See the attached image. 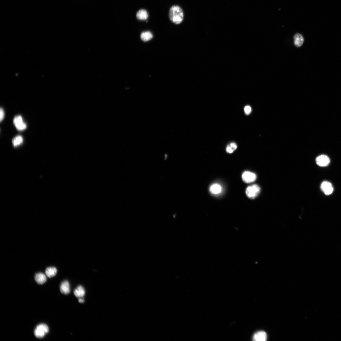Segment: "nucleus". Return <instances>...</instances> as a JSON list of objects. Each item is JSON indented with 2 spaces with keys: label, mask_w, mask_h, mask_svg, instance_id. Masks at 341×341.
Instances as JSON below:
<instances>
[{
  "label": "nucleus",
  "mask_w": 341,
  "mask_h": 341,
  "mask_svg": "<svg viewBox=\"0 0 341 341\" xmlns=\"http://www.w3.org/2000/svg\"><path fill=\"white\" fill-rule=\"evenodd\" d=\"M169 17L172 22L176 24L181 23L183 21L184 14L183 10L179 6L175 5L170 9Z\"/></svg>",
  "instance_id": "f257e3e1"
},
{
  "label": "nucleus",
  "mask_w": 341,
  "mask_h": 341,
  "mask_svg": "<svg viewBox=\"0 0 341 341\" xmlns=\"http://www.w3.org/2000/svg\"><path fill=\"white\" fill-rule=\"evenodd\" d=\"M49 331L48 326L45 324H41L38 325L34 331L35 336L39 339L44 337Z\"/></svg>",
  "instance_id": "f03ea898"
},
{
  "label": "nucleus",
  "mask_w": 341,
  "mask_h": 341,
  "mask_svg": "<svg viewBox=\"0 0 341 341\" xmlns=\"http://www.w3.org/2000/svg\"><path fill=\"white\" fill-rule=\"evenodd\" d=\"M260 192L259 187L257 185H254L248 187L246 189V193L248 198L254 199L258 196Z\"/></svg>",
  "instance_id": "7ed1b4c3"
},
{
  "label": "nucleus",
  "mask_w": 341,
  "mask_h": 341,
  "mask_svg": "<svg viewBox=\"0 0 341 341\" xmlns=\"http://www.w3.org/2000/svg\"><path fill=\"white\" fill-rule=\"evenodd\" d=\"M14 123L17 129L19 131L23 130L27 128L26 124L23 122L22 116L18 115L14 119Z\"/></svg>",
  "instance_id": "20e7f679"
},
{
  "label": "nucleus",
  "mask_w": 341,
  "mask_h": 341,
  "mask_svg": "<svg viewBox=\"0 0 341 341\" xmlns=\"http://www.w3.org/2000/svg\"><path fill=\"white\" fill-rule=\"evenodd\" d=\"M242 177L243 182L246 183H250L255 181L257 177L253 173L245 171L243 174Z\"/></svg>",
  "instance_id": "39448f33"
},
{
  "label": "nucleus",
  "mask_w": 341,
  "mask_h": 341,
  "mask_svg": "<svg viewBox=\"0 0 341 341\" xmlns=\"http://www.w3.org/2000/svg\"><path fill=\"white\" fill-rule=\"evenodd\" d=\"M316 162L319 166L324 167L330 164V158L325 155H321L316 158Z\"/></svg>",
  "instance_id": "423d86ee"
},
{
  "label": "nucleus",
  "mask_w": 341,
  "mask_h": 341,
  "mask_svg": "<svg viewBox=\"0 0 341 341\" xmlns=\"http://www.w3.org/2000/svg\"><path fill=\"white\" fill-rule=\"evenodd\" d=\"M321 188L324 194L327 195L331 194L334 190L333 187L331 184L330 182L326 181L322 183Z\"/></svg>",
  "instance_id": "0eeeda50"
},
{
  "label": "nucleus",
  "mask_w": 341,
  "mask_h": 341,
  "mask_svg": "<svg viewBox=\"0 0 341 341\" xmlns=\"http://www.w3.org/2000/svg\"><path fill=\"white\" fill-rule=\"evenodd\" d=\"M60 289L61 292L62 294L65 295L69 294L70 292V289L69 282L67 281L63 282L60 285Z\"/></svg>",
  "instance_id": "6e6552de"
},
{
  "label": "nucleus",
  "mask_w": 341,
  "mask_h": 341,
  "mask_svg": "<svg viewBox=\"0 0 341 341\" xmlns=\"http://www.w3.org/2000/svg\"><path fill=\"white\" fill-rule=\"evenodd\" d=\"M34 279L36 282L40 285L45 283L47 280L46 275L42 273L36 274L35 275Z\"/></svg>",
  "instance_id": "1a4fd4ad"
},
{
  "label": "nucleus",
  "mask_w": 341,
  "mask_h": 341,
  "mask_svg": "<svg viewBox=\"0 0 341 341\" xmlns=\"http://www.w3.org/2000/svg\"><path fill=\"white\" fill-rule=\"evenodd\" d=\"M253 339L255 341H265L267 339V335L265 332L260 331L256 333L254 335Z\"/></svg>",
  "instance_id": "9d476101"
},
{
  "label": "nucleus",
  "mask_w": 341,
  "mask_h": 341,
  "mask_svg": "<svg viewBox=\"0 0 341 341\" xmlns=\"http://www.w3.org/2000/svg\"><path fill=\"white\" fill-rule=\"evenodd\" d=\"M148 17V12L145 10L140 9L137 12L136 18L138 20H146L147 19Z\"/></svg>",
  "instance_id": "9b49d317"
},
{
  "label": "nucleus",
  "mask_w": 341,
  "mask_h": 341,
  "mask_svg": "<svg viewBox=\"0 0 341 341\" xmlns=\"http://www.w3.org/2000/svg\"><path fill=\"white\" fill-rule=\"evenodd\" d=\"M210 192L213 195L220 194L222 191V187L219 184L215 183L211 185L210 188Z\"/></svg>",
  "instance_id": "f8f14e48"
},
{
  "label": "nucleus",
  "mask_w": 341,
  "mask_h": 341,
  "mask_svg": "<svg viewBox=\"0 0 341 341\" xmlns=\"http://www.w3.org/2000/svg\"><path fill=\"white\" fill-rule=\"evenodd\" d=\"M74 293L75 296L78 298L83 297L85 295V291L82 286H78L74 290Z\"/></svg>",
  "instance_id": "ddd939ff"
},
{
  "label": "nucleus",
  "mask_w": 341,
  "mask_h": 341,
  "mask_svg": "<svg viewBox=\"0 0 341 341\" xmlns=\"http://www.w3.org/2000/svg\"><path fill=\"white\" fill-rule=\"evenodd\" d=\"M294 44L298 47L301 46L303 44L304 39L303 36L300 34H296L294 37Z\"/></svg>",
  "instance_id": "4468645a"
},
{
  "label": "nucleus",
  "mask_w": 341,
  "mask_h": 341,
  "mask_svg": "<svg viewBox=\"0 0 341 341\" xmlns=\"http://www.w3.org/2000/svg\"><path fill=\"white\" fill-rule=\"evenodd\" d=\"M57 272V270L54 267H50L47 268L45 271L46 276L49 278L54 276Z\"/></svg>",
  "instance_id": "2eb2a0df"
},
{
  "label": "nucleus",
  "mask_w": 341,
  "mask_h": 341,
  "mask_svg": "<svg viewBox=\"0 0 341 341\" xmlns=\"http://www.w3.org/2000/svg\"><path fill=\"white\" fill-rule=\"evenodd\" d=\"M140 37L142 41L144 42H147L153 38V35L150 32L147 31L142 33Z\"/></svg>",
  "instance_id": "dca6fc26"
},
{
  "label": "nucleus",
  "mask_w": 341,
  "mask_h": 341,
  "mask_svg": "<svg viewBox=\"0 0 341 341\" xmlns=\"http://www.w3.org/2000/svg\"><path fill=\"white\" fill-rule=\"evenodd\" d=\"M23 141L22 137L21 136H18L13 139L12 142H13L14 146L16 147L21 144Z\"/></svg>",
  "instance_id": "f3484780"
},
{
  "label": "nucleus",
  "mask_w": 341,
  "mask_h": 341,
  "mask_svg": "<svg viewBox=\"0 0 341 341\" xmlns=\"http://www.w3.org/2000/svg\"><path fill=\"white\" fill-rule=\"evenodd\" d=\"M0 114H1V115H0V120H1V122L4 119L5 117L4 111L3 109L2 108H1V109H0Z\"/></svg>",
  "instance_id": "a211bd4d"
},
{
  "label": "nucleus",
  "mask_w": 341,
  "mask_h": 341,
  "mask_svg": "<svg viewBox=\"0 0 341 341\" xmlns=\"http://www.w3.org/2000/svg\"><path fill=\"white\" fill-rule=\"evenodd\" d=\"M244 111L246 114H249L251 112V108L250 106H247L245 107Z\"/></svg>",
  "instance_id": "6ab92c4d"
},
{
  "label": "nucleus",
  "mask_w": 341,
  "mask_h": 341,
  "mask_svg": "<svg viewBox=\"0 0 341 341\" xmlns=\"http://www.w3.org/2000/svg\"><path fill=\"white\" fill-rule=\"evenodd\" d=\"M229 146L234 151L236 150L237 148V145L236 143H231L229 145Z\"/></svg>",
  "instance_id": "aec40b11"
},
{
  "label": "nucleus",
  "mask_w": 341,
  "mask_h": 341,
  "mask_svg": "<svg viewBox=\"0 0 341 341\" xmlns=\"http://www.w3.org/2000/svg\"><path fill=\"white\" fill-rule=\"evenodd\" d=\"M226 150L228 153H232L234 152L233 150L231 148L229 145L228 146Z\"/></svg>",
  "instance_id": "412c9836"
},
{
  "label": "nucleus",
  "mask_w": 341,
  "mask_h": 341,
  "mask_svg": "<svg viewBox=\"0 0 341 341\" xmlns=\"http://www.w3.org/2000/svg\"><path fill=\"white\" fill-rule=\"evenodd\" d=\"M78 302L80 303H82L84 302V300L82 298H80L78 299Z\"/></svg>",
  "instance_id": "4be33fe9"
}]
</instances>
